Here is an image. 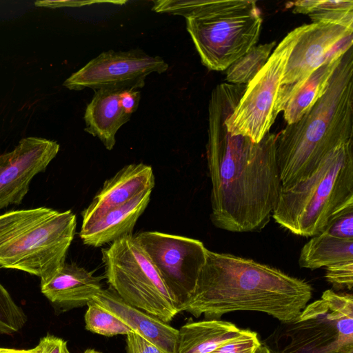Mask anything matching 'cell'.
<instances>
[{
	"mask_svg": "<svg viewBox=\"0 0 353 353\" xmlns=\"http://www.w3.org/2000/svg\"><path fill=\"white\" fill-rule=\"evenodd\" d=\"M110 288L127 303L168 323L178 304L152 262L132 234L102 249Z\"/></svg>",
	"mask_w": 353,
	"mask_h": 353,
	"instance_id": "obj_7",
	"label": "cell"
},
{
	"mask_svg": "<svg viewBox=\"0 0 353 353\" xmlns=\"http://www.w3.org/2000/svg\"><path fill=\"white\" fill-rule=\"evenodd\" d=\"M353 140V50L342 57L324 94L276 137L281 186L311 174L333 149Z\"/></svg>",
	"mask_w": 353,
	"mask_h": 353,
	"instance_id": "obj_3",
	"label": "cell"
},
{
	"mask_svg": "<svg viewBox=\"0 0 353 353\" xmlns=\"http://www.w3.org/2000/svg\"><path fill=\"white\" fill-rule=\"evenodd\" d=\"M92 300L163 353H177L179 330L168 323L127 303L110 287L99 291Z\"/></svg>",
	"mask_w": 353,
	"mask_h": 353,
	"instance_id": "obj_15",
	"label": "cell"
},
{
	"mask_svg": "<svg viewBox=\"0 0 353 353\" xmlns=\"http://www.w3.org/2000/svg\"><path fill=\"white\" fill-rule=\"evenodd\" d=\"M242 94L238 86L221 83L213 89L208 105L210 219L216 228L232 232L263 229L272 216L281 187L276 134L268 132L254 143L228 130L226 120Z\"/></svg>",
	"mask_w": 353,
	"mask_h": 353,
	"instance_id": "obj_1",
	"label": "cell"
},
{
	"mask_svg": "<svg viewBox=\"0 0 353 353\" xmlns=\"http://www.w3.org/2000/svg\"><path fill=\"white\" fill-rule=\"evenodd\" d=\"M168 69V64L161 57L151 56L142 50H110L101 52L72 74L63 85L70 90H138L145 85L149 74H161Z\"/></svg>",
	"mask_w": 353,
	"mask_h": 353,
	"instance_id": "obj_12",
	"label": "cell"
},
{
	"mask_svg": "<svg viewBox=\"0 0 353 353\" xmlns=\"http://www.w3.org/2000/svg\"><path fill=\"white\" fill-rule=\"evenodd\" d=\"M59 149L55 141L28 137L0 154V210L22 203L31 181L46 170Z\"/></svg>",
	"mask_w": 353,
	"mask_h": 353,
	"instance_id": "obj_13",
	"label": "cell"
},
{
	"mask_svg": "<svg viewBox=\"0 0 353 353\" xmlns=\"http://www.w3.org/2000/svg\"><path fill=\"white\" fill-rule=\"evenodd\" d=\"M336 353H353V344L341 347Z\"/></svg>",
	"mask_w": 353,
	"mask_h": 353,
	"instance_id": "obj_34",
	"label": "cell"
},
{
	"mask_svg": "<svg viewBox=\"0 0 353 353\" xmlns=\"http://www.w3.org/2000/svg\"><path fill=\"white\" fill-rule=\"evenodd\" d=\"M353 206V140L328 153L308 176L281 186L274 221L301 236L320 234L329 221Z\"/></svg>",
	"mask_w": 353,
	"mask_h": 353,
	"instance_id": "obj_5",
	"label": "cell"
},
{
	"mask_svg": "<svg viewBox=\"0 0 353 353\" xmlns=\"http://www.w3.org/2000/svg\"><path fill=\"white\" fill-rule=\"evenodd\" d=\"M102 290L101 278L76 263H66L41 279V291L57 309L66 311L87 305Z\"/></svg>",
	"mask_w": 353,
	"mask_h": 353,
	"instance_id": "obj_16",
	"label": "cell"
},
{
	"mask_svg": "<svg viewBox=\"0 0 353 353\" xmlns=\"http://www.w3.org/2000/svg\"><path fill=\"white\" fill-rule=\"evenodd\" d=\"M85 313V329L105 336L128 335L133 332L125 323L105 307L91 300Z\"/></svg>",
	"mask_w": 353,
	"mask_h": 353,
	"instance_id": "obj_24",
	"label": "cell"
},
{
	"mask_svg": "<svg viewBox=\"0 0 353 353\" xmlns=\"http://www.w3.org/2000/svg\"><path fill=\"white\" fill-rule=\"evenodd\" d=\"M0 353H41V349L38 345L30 349L0 347Z\"/></svg>",
	"mask_w": 353,
	"mask_h": 353,
	"instance_id": "obj_33",
	"label": "cell"
},
{
	"mask_svg": "<svg viewBox=\"0 0 353 353\" xmlns=\"http://www.w3.org/2000/svg\"><path fill=\"white\" fill-rule=\"evenodd\" d=\"M353 261V240L340 239L325 232L314 236L301 248V268L316 270Z\"/></svg>",
	"mask_w": 353,
	"mask_h": 353,
	"instance_id": "obj_21",
	"label": "cell"
},
{
	"mask_svg": "<svg viewBox=\"0 0 353 353\" xmlns=\"http://www.w3.org/2000/svg\"><path fill=\"white\" fill-rule=\"evenodd\" d=\"M261 344L255 332L245 330L239 336L221 345L210 353H254Z\"/></svg>",
	"mask_w": 353,
	"mask_h": 353,
	"instance_id": "obj_26",
	"label": "cell"
},
{
	"mask_svg": "<svg viewBox=\"0 0 353 353\" xmlns=\"http://www.w3.org/2000/svg\"><path fill=\"white\" fill-rule=\"evenodd\" d=\"M154 186L151 166L139 163L127 165L106 180L92 202L82 212V225L106 211L128 203L130 200Z\"/></svg>",
	"mask_w": 353,
	"mask_h": 353,
	"instance_id": "obj_14",
	"label": "cell"
},
{
	"mask_svg": "<svg viewBox=\"0 0 353 353\" xmlns=\"http://www.w3.org/2000/svg\"><path fill=\"white\" fill-rule=\"evenodd\" d=\"M254 353H272L268 347L265 345L261 344Z\"/></svg>",
	"mask_w": 353,
	"mask_h": 353,
	"instance_id": "obj_35",
	"label": "cell"
},
{
	"mask_svg": "<svg viewBox=\"0 0 353 353\" xmlns=\"http://www.w3.org/2000/svg\"><path fill=\"white\" fill-rule=\"evenodd\" d=\"M342 57L333 58L322 64L290 98L283 111L287 125L299 121L324 94Z\"/></svg>",
	"mask_w": 353,
	"mask_h": 353,
	"instance_id": "obj_20",
	"label": "cell"
},
{
	"mask_svg": "<svg viewBox=\"0 0 353 353\" xmlns=\"http://www.w3.org/2000/svg\"><path fill=\"white\" fill-rule=\"evenodd\" d=\"M272 353H336L353 344V305L335 294L325 293L307 305L272 334Z\"/></svg>",
	"mask_w": 353,
	"mask_h": 353,
	"instance_id": "obj_8",
	"label": "cell"
},
{
	"mask_svg": "<svg viewBox=\"0 0 353 353\" xmlns=\"http://www.w3.org/2000/svg\"><path fill=\"white\" fill-rule=\"evenodd\" d=\"M353 26L317 22L302 30L285 65L276 101L277 114L307 77L330 59L343 56L352 46Z\"/></svg>",
	"mask_w": 353,
	"mask_h": 353,
	"instance_id": "obj_10",
	"label": "cell"
},
{
	"mask_svg": "<svg viewBox=\"0 0 353 353\" xmlns=\"http://www.w3.org/2000/svg\"><path fill=\"white\" fill-rule=\"evenodd\" d=\"M134 237L179 308L194 288L208 249L199 240L159 232H143Z\"/></svg>",
	"mask_w": 353,
	"mask_h": 353,
	"instance_id": "obj_11",
	"label": "cell"
},
{
	"mask_svg": "<svg viewBox=\"0 0 353 353\" xmlns=\"http://www.w3.org/2000/svg\"><path fill=\"white\" fill-rule=\"evenodd\" d=\"M295 11L308 14L312 23L330 22L353 26L352 1H299Z\"/></svg>",
	"mask_w": 353,
	"mask_h": 353,
	"instance_id": "obj_22",
	"label": "cell"
},
{
	"mask_svg": "<svg viewBox=\"0 0 353 353\" xmlns=\"http://www.w3.org/2000/svg\"><path fill=\"white\" fill-rule=\"evenodd\" d=\"M38 345L41 353H70L65 341L51 334L41 338Z\"/></svg>",
	"mask_w": 353,
	"mask_h": 353,
	"instance_id": "obj_30",
	"label": "cell"
},
{
	"mask_svg": "<svg viewBox=\"0 0 353 353\" xmlns=\"http://www.w3.org/2000/svg\"><path fill=\"white\" fill-rule=\"evenodd\" d=\"M152 10L185 17L186 29L208 70H225L257 43L263 22L256 1H153Z\"/></svg>",
	"mask_w": 353,
	"mask_h": 353,
	"instance_id": "obj_4",
	"label": "cell"
},
{
	"mask_svg": "<svg viewBox=\"0 0 353 353\" xmlns=\"http://www.w3.org/2000/svg\"><path fill=\"white\" fill-rule=\"evenodd\" d=\"M126 352L163 353L157 346L134 332L126 335Z\"/></svg>",
	"mask_w": 353,
	"mask_h": 353,
	"instance_id": "obj_29",
	"label": "cell"
},
{
	"mask_svg": "<svg viewBox=\"0 0 353 353\" xmlns=\"http://www.w3.org/2000/svg\"><path fill=\"white\" fill-rule=\"evenodd\" d=\"M321 232L340 239L353 240V206L335 215Z\"/></svg>",
	"mask_w": 353,
	"mask_h": 353,
	"instance_id": "obj_27",
	"label": "cell"
},
{
	"mask_svg": "<svg viewBox=\"0 0 353 353\" xmlns=\"http://www.w3.org/2000/svg\"><path fill=\"white\" fill-rule=\"evenodd\" d=\"M83 353H101L94 349H87Z\"/></svg>",
	"mask_w": 353,
	"mask_h": 353,
	"instance_id": "obj_36",
	"label": "cell"
},
{
	"mask_svg": "<svg viewBox=\"0 0 353 353\" xmlns=\"http://www.w3.org/2000/svg\"><path fill=\"white\" fill-rule=\"evenodd\" d=\"M325 279L335 290H351L353 287V261L327 267Z\"/></svg>",
	"mask_w": 353,
	"mask_h": 353,
	"instance_id": "obj_28",
	"label": "cell"
},
{
	"mask_svg": "<svg viewBox=\"0 0 353 353\" xmlns=\"http://www.w3.org/2000/svg\"><path fill=\"white\" fill-rule=\"evenodd\" d=\"M178 330L177 353H210L245 331L219 319L189 322Z\"/></svg>",
	"mask_w": 353,
	"mask_h": 353,
	"instance_id": "obj_19",
	"label": "cell"
},
{
	"mask_svg": "<svg viewBox=\"0 0 353 353\" xmlns=\"http://www.w3.org/2000/svg\"><path fill=\"white\" fill-rule=\"evenodd\" d=\"M301 30L302 26L290 32L246 85L235 109L226 120L228 130L232 135L247 137L258 143L270 132L278 116L276 101L281 78Z\"/></svg>",
	"mask_w": 353,
	"mask_h": 353,
	"instance_id": "obj_9",
	"label": "cell"
},
{
	"mask_svg": "<svg viewBox=\"0 0 353 353\" xmlns=\"http://www.w3.org/2000/svg\"><path fill=\"white\" fill-rule=\"evenodd\" d=\"M122 90H124L103 88L96 90L85 110L84 130L98 138L108 150L113 149L115 145L117 131L132 116L126 114L122 108L120 99Z\"/></svg>",
	"mask_w": 353,
	"mask_h": 353,
	"instance_id": "obj_18",
	"label": "cell"
},
{
	"mask_svg": "<svg viewBox=\"0 0 353 353\" xmlns=\"http://www.w3.org/2000/svg\"><path fill=\"white\" fill-rule=\"evenodd\" d=\"M312 290L307 281L278 268L207 250L194 288L179 310L196 318L204 314L208 319L251 310L285 323L299 315L311 299Z\"/></svg>",
	"mask_w": 353,
	"mask_h": 353,
	"instance_id": "obj_2",
	"label": "cell"
},
{
	"mask_svg": "<svg viewBox=\"0 0 353 353\" xmlns=\"http://www.w3.org/2000/svg\"><path fill=\"white\" fill-rule=\"evenodd\" d=\"M276 45L273 41L252 47L225 70L227 82L247 85L266 63Z\"/></svg>",
	"mask_w": 353,
	"mask_h": 353,
	"instance_id": "obj_23",
	"label": "cell"
},
{
	"mask_svg": "<svg viewBox=\"0 0 353 353\" xmlns=\"http://www.w3.org/2000/svg\"><path fill=\"white\" fill-rule=\"evenodd\" d=\"M76 225L70 210L39 207L0 214V268L50 276L65 263Z\"/></svg>",
	"mask_w": 353,
	"mask_h": 353,
	"instance_id": "obj_6",
	"label": "cell"
},
{
	"mask_svg": "<svg viewBox=\"0 0 353 353\" xmlns=\"http://www.w3.org/2000/svg\"><path fill=\"white\" fill-rule=\"evenodd\" d=\"M111 3L123 5L126 1H36L37 6H45L50 8L59 7H81L90 6L94 3Z\"/></svg>",
	"mask_w": 353,
	"mask_h": 353,
	"instance_id": "obj_31",
	"label": "cell"
},
{
	"mask_svg": "<svg viewBox=\"0 0 353 353\" xmlns=\"http://www.w3.org/2000/svg\"><path fill=\"white\" fill-rule=\"evenodd\" d=\"M152 191L140 194L128 203L112 208L89 223L81 225L79 236L85 245L100 247L126 235L146 209Z\"/></svg>",
	"mask_w": 353,
	"mask_h": 353,
	"instance_id": "obj_17",
	"label": "cell"
},
{
	"mask_svg": "<svg viewBox=\"0 0 353 353\" xmlns=\"http://www.w3.org/2000/svg\"><path fill=\"white\" fill-rule=\"evenodd\" d=\"M120 99L125 113L132 115L138 108L141 93L138 90H124L121 92Z\"/></svg>",
	"mask_w": 353,
	"mask_h": 353,
	"instance_id": "obj_32",
	"label": "cell"
},
{
	"mask_svg": "<svg viewBox=\"0 0 353 353\" xmlns=\"http://www.w3.org/2000/svg\"><path fill=\"white\" fill-rule=\"evenodd\" d=\"M27 316L0 283V334L11 335L26 324Z\"/></svg>",
	"mask_w": 353,
	"mask_h": 353,
	"instance_id": "obj_25",
	"label": "cell"
}]
</instances>
